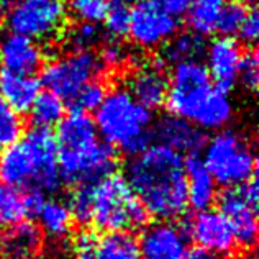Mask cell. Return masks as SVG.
Returning <instances> with one entry per match:
<instances>
[{"mask_svg":"<svg viewBox=\"0 0 259 259\" xmlns=\"http://www.w3.org/2000/svg\"><path fill=\"white\" fill-rule=\"evenodd\" d=\"M126 182L146 213L156 220L169 222L186 212V159L174 149L154 143L133 156L126 167Z\"/></svg>","mask_w":259,"mask_h":259,"instance_id":"cell-1","label":"cell"},{"mask_svg":"<svg viewBox=\"0 0 259 259\" xmlns=\"http://www.w3.org/2000/svg\"><path fill=\"white\" fill-rule=\"evenodd\" d=\"M56 156L61 181L72 186L94 184L117 166L115 149L100 138L89 113L72 110L58 123Z\"/></svg>","mask_w":259,"mask_h":259,"instance_id":"cell-2","label":"cell"},{"mask_svg":"<svg viewBox=\"0 0 259 259\" xmlns=\"http://www.w3.org/2000/svg\"><path fill=\"white\" fill-rule=\"evenodd\" d=\"M166 102L169 112L187 120L199 130L225 128L233 118V104L228 92L217 89L200 61H186L172 66Z\"/></svg>","mask_w":259,"mask_h":259,"instance_id":"cell-3","label":"cell"},{"mask_svg":"<svg viewBox=\"0 0 259 259\" xmlns=\"http://www.w3.org/2000/svg\"><path fill=\"white\" fill-rule=\"evenodd\" d=\"M0 182L18 190L54 194L61 187L56 138L48 128H31L0 153Z\"/></svg>","mask_w":259,"mask_h":259,"instance_id":"cell-4","label":"cell"},{"mask_svg":"<svg viewBox=\"0 0 259 259\" xmlns=\"http://www.w3.org/2000/svg\"><path fill=\"white\" fill-rule=\"evenodd\" d=\"M95 126L107 145L136 156L151 145V110L143 107L123 87L107 92L95 110Z\"/></svg>","mask_w":259,"mask_h":259,"instance_id":"cell-5","label":"cell"},{"mask_svg":"<svg viewBox=\"0 0 259 259\" xmlns=\"http://www.w3.org/2000/svg\"><path fill=\"white\" fill-rule=\"evenodd\" d=\"M91 222L95 228L115 233L145 227L148 213L123 176L110 172L89 184Z\"/></svg>","mask_w":259,"mask_h":259,"instance_id":"cell-6","label":"cell"},{"mask_svg":"<svg viewBox=\"0 0 259 259\" xmlns=\"http://www.w3.org/2000/svg\"><path fill=\"white\" fill-rule=\"evenodd\" d=\"M203 164L217 184L238 187L256 176V156L249 140L233 130H220L203 145Z\"/></svg>","mask_w":259,"mask_h":259,"instance_id":"cell-7","label":"cell"},{"mask_svg":"<svg viewBox=\"0 0 259 259\" xmlns=\"http://www.w3.org/2000/svg\"><path fill=\"white\" fill-rule=\"evenodd\" d=\"M67 4L64 0H17L7 12L12 33L35 41H51L64 31Z\"/></svg>","mask_w":259,"mask_h":259,"instance_id":"cell-8","label":"cell"},{"mask_svg":"<svg viewBox=\"0 0 259 259\" xmlns=\"http://www.w3.org/2000/svg\"><path fill=\"white\" fill-rule=\"evenodd\" d=\"M104 63L94 51H71L50 61L41 74V82L64 102H72L76 94L92 80L99 79Z\"/></svg>","mask_w":259,"mask_h":259,"instance_id":"cell-9","label":"cell"},{"mask_svg":"<svg viewBox=\"0 0 259 259\" xmlns=\"http://www.w3.org/2000/svg\"><path fill=\"white\" fill-rule=\"evenodd\" d=\"M179 28V20L171 15L159 0H136L130 7L128 36L143 50H154L167 43Z\"/></svg>","mask_w":259,"mask_h":259,"instance_id":"cell-10","label":"cell"},{"mask_svg":"<svg viewBox=\"0 0 259 259\" xmlns=\"http://www.w3.org/2000/svg\"><path fill=\"white\" fill-rule=\"evenodd\" d=\"M257 200L256 177L238 187H230L220 195V212L233 230L238 246L251 248L257 238Z\"/></svg>","mask_w":259,"mask_h":259,"instance_id":"cell-11","label":"cell"},{"mask_svg":"<svg viewBox=\"0 0 259 259\" xmlns=\"http://www.w3.org/2000/svg\"><path fill=\"white\" fill-rule=\"evenodd\" d=\"M184 231L199 248L218 256L233 254L238 246L233 230L220 210L208 208L197 212L187 222Z\"/></svg>","mask_w":259,"mask_h":259,"instance_id":"cell-12","label":"cell"},{"mask_svg":"<svg viewBox=\"0 0 259 259\" xmlns=\"http://www.w3.org/2000/svg\"><path fill=\"white\" fill-rule=\"evenodd\" d=\"M138 246L140 259H186L189 251L184 228L161 220L143 231Z\"/></svg>","mask_w":259,"mask_h":259,"instance_id":"cell-13","label":"cell"},{"mask_svg":"<svg viewBox=\"0 0 259 259\" xmlns=\"http://www.w3.org/2000/svg\"><path fill=\"white\" fill-rule=\"evenodd\" d=\"M243 56L241 46L235 38L218 36L205 46V69L212 84L228 92L238 82V67Z\"/></svg>","mask_w":259,"mask_h":259,"instance_id":"cell-14","label":"cell"},{"mask_svg":"<svg viewBox=\"0 0 259 259\" xmlns=\"http://www.w3.org/2000/svg\"><path fill=\"white\" fill-rule=\"evenodd\" d=\"M167 89L169 79L161 59L141 64L138 69L130 74L126 82V91L148 110H154V108L164 105Z\"/></svg>","mask_w":259,"mask_h":259,"instance_id":"cell-15","label":"cell"},{"mask_svg":"<svg viewBox=\"0 0 259 259\" xmlns=\"http://www.w3.org/2000/svg\"><path fill=\"white\" fill-rule=\"evenodd\" d=\"M43 59V50L35 39L12 31L0 38V66L5 71L33 76Z\"/></svg>","mask_w":259,"mask_h":259,"instance_id":"cell-16","label":"cell"},{"mask_svg":"<svg viewBox=\"0 0 259 259\" xmlns=\"http://www.w3.org/2000/svg\"><path fill=\"white\" fill-rule=\"evenodd\" d=\"M151 133L158 145L171 148L181 154H195L205 145V136H203L202 130L176 115H166V117L159 118Z\"/></svg>","mask_w":259,"mask_h":259,"instance_id":"cell-17","label":"cell"},{"mask_svg":"<svg viewBox=\"0 0 259 259\" xmlns=\"http://www.w3.org/2000/svg\"><path fill=\"white\" fill-rule=\"evenodd\" d=\"M186 184L187 207H192L195 212L212 208L218 197L217 182L197 154H190L186 161Z\"/></svg>","mask_w":259,"mask_h":259,"instance_id":"cell-18","label":"cell"},{"mask_svg":"<svg viewBox=\"0 0 259 259\" xmlns=\"http://www.w3.org/2000/svg\"><path fill=\"white\" fill-rule=\"evenodd\" d=\"M41 248L39 228L20 222L0 233V259H36Z\"/></svg>","mask_w":259,"mask_h":259,"instance_id":"cell-19","label":"cell"},{"mask_svg":"<svg viewBox=\"0 0 259 259\" xmlns=\"http://www.w3.org/2000/svg\"><path fill=\"white\" fill-rule=\"evenodd\" d=\"M39 92L41 82L35 76L0 69V95L18 113L30 112Z\"/></svg>","mask_w":259,"mask_h":259,"instance_id":"cell-20","label":"cell"},{"mask_svg":"<svg viewBox=\"0 0 259 259\" xmlns=\"http://www.w3.org/2000/svg\"><path fill=\"white\" fill-rule=\"evenodd\" d=\"M161 63L164 64H179L186 61H199V58L205 53L203 38L192 31L176 33L167 43L162 45Z\"/></svg>","mask_w":259,"mask_h":259,"instance_id":"cell-21","label":"cell"},{"mask_svg":"<svg viewBox=\"0 0 259 259\" xmlns=\"http://www.w3.org/2000/svg\"><path fill=\"white\" fill-rule=\"evenodd\" d=\"M92 259H140L138 240L128 231L99 236Z\"/></svg>","mask_w":259,"mask_h":259,"instance_id":"cell-22","label":"cell"},{"mask_svg":"<svg viewBox=\"0 0 259 259\" xmlns=\"http://www.w3.org/2000/svg\"><path fill=\"white\" fill-rule=\"evenodd\" d=\"M223 5L225 0H194L186 13L190 31L202 38L215 33Z\"/></svg>","mask_w":259,"mask_h":259,"instance_id":"cell-23","label":"cell"},{"mask_svg":"<svg viewBox=\"0 0 259 259\" xmlns=\"http://www.w3.org/2000/svg\"><path fill=\"white\" fill-rule=\"evenodd\" d=\"M43 231L51 238H64L71 231L72 217L67 203L61 200H46L36 215Z\"/></svg>","mask_w":259,"mask_h":259,"instance_id":"cell-24","label":"cell"},{"mask_svg":"<svg viewBox=\"0 0 259 259\" xmlns=\"http://www.w3.org/2000/svg\"><path fill=\"white\" fill-rule=\"evenodd\" d=\"M31 120L38 128H48L58 125L66 115L64 100L53 92H39L30 108Z\"/></svg>","mask_w":259,"mask_h":259,"instance_id":"cell-25","label":"cell"},{"mask_svg":"<svg viewBox=\"0 0 259 259\" xmlns=\"http://www.w3.org/2000/svg\"><path fill=\"white\" fill-rule=\"evenodd\" d=\"M25 217L23 192L0 182V230L23 222Z\"/></svg>","mask_w":259,"mask_h":259,"instance_id":"cell-26","label":"cell"},{"mask_svg":"<svg viewBox=\"0 0 259 259\" xmlns=\"http://www.w3.org/2000/svg\"><path fill=\"white\" fill-rule=\"evenodd\" d=\"M23 136V120L0 95V149L9 148Z\"/></svg>","mask_w":259,"mask_h":259,"instance_id":"cell-27","label":"cell"},{"mask_svg":"<svg viewBox=\"0 0 259 259\" xmlns=\"http://www.w3.org/2000/svg\"><path fill=\"white\" fill-rule=\"evenodd\" d=\"M249 7L246 4L240 2V0H231V2H225L220 18H218V25H217V31H220L222 36H230L233 38L238 35L241 25L246 18Z\"/></svg>","mask_w":259,"mask_h":259,"instance_id":"cell-28","label":"cell"},{"mask_svg":"<svg viewBox=\"0 0 259 259\" xmlns=\"http://www.w3.org/2000/svg\"><path fill=\"white\" fill-rule=\"evenodd\" d=\"M105 30L113 39H120L128 35L130 28V7L125 0H113L108 4V10L104 18Z\"/></svg>","mask_w":259,"mask_h":259,"instance_id":"cell-29","label":"cell"},{"mask_svg":"<svg viewBox=\"0 0 259 259\" xmlns=\"http://www.w3.org/2000/svg\"><path fill=\"white\" fill-rule=\"evenodd\" d=\"M108 4V0H69L67 10H71L79 22L99 25L104 22Z\"/></svg>","mask_w":259,"mask_h":259,"instance_id":"cell-30","label":"cell"},{"mask_svg":"<svg viewBox=\"0 0 259 259\" xmlns=\"http://www.w3.org/2000/svg\"><path fill=\"white\" fill-rule=\"evenodd\" d=\"M105 95H107V89H105L104 82H100L99 79H95L80 89V91L76 94V97L72 99L71 104L76 107L74 110L85 112V113L95 112L100 107L102 102H104Z\"/></svg>","mask_w":259,"mask_h":259,"instance_id":"cell-31","label":"cell"},{"mask_svg":"<svg viewBox=\"0 0 259 259\" xmlns=\"http://www.w3.org/2000/svg\"><path fill=\"white\" fill-rule=\"evenodd\" d=\"M100 30L94 23L80 22L67 31V43L74 51H91L100 41Z\"/></svg>","mask_w":259,"mask_h":259,"instance_id":"cell-32","label":"cell"},{"mask_svg":"<svg viewBox=\"0 0 259 259\" xmlns=\"http://www.w3.org/2000/svg\"><path fill=\"white\" fill-rule=\"evenodd\" d=\"M67 207H69L72 220L82 225L91 222V192H89V184L76 187Z\"/></svg>","mask_w":259,"mask_h":259,"instance_id":"cell-33","label":"cell"},{"mask_svg":"<svg viewBox=\"0 0 259 259\" xmlns=\"http://www.w3.org/2000/svg\"><path fill=\"white\" fill-rule=\"evenodd\" d=\"M238 80L248 89V91H256L259 80V59L254 50L244 53L238 67Z\"/></svg>","mask_w":259,"mask_h":259,"instance_id":"cell-34","label":"cell"},{"mask_svg":"<svg viewBox=\"0 0 259 259\" xmlns=\"http://www.w3.org/2000/svg\"><path fill=\"white\" fill-rule=\"evenodd\" d=\"M99 236L94 231L82 230L74 238V254L77 259H92Z\"/></svg>","mask_w":259,"mask_h":259,"instance_id":"cell-35","label":"cell"},{"mask_svg":"<svg viewBox=\"0 0 259 259\" xmlns=\"http://www.w3.org/2000/svg\"><path fill=\"white\" fill-rule=\"evenodd\" d=\"M238 35H240V38L246 45L256 43V39L259 36V15H257V10H256L254 5H251L248 9L246 18H244V22L241 25L240 31H238Z\"/></svg>","mask_w":259,"mask_h":259,"instance_id":"cell-36","label":"cell"},{"mask_svg":"<svg viewBox=\"0 0 259 259\" xmlns=\"http://www.w3.org/2000/svg\"><path fill=\"white\" fill-rule=\"evenodd\" d=\"M100 61L104 63V66H112V67H117L120 64H123L125 61H126V51H125V48L118 45V43H108L104 46V50H102L100 53Z\"/></svg>","mask_w":259,"mask_h":259,"instance_id":"cell-37","label":"cell"},{"mask_svg":"<svg viewBox=\"0 0 259 259\" xmlns=\"http://www.w3.org/2000/svg\"><path fill=\"white\" fill-rule=\"evenodd\" d=\"M23 202L26 215H38L46 199L45 194L39 192V190H26V192H23Z\"/></svg>","mask_w":259,"mask_h":259,"instance_id":"cell-38","label":"cell"},{"mask_svg":"<svg viewBox=\"0 0 259 259\" xmlns=\"http://www.w3.org/2000/svg\"><path fill=\"white\" fill-rule=\"evenodd\" d=\"M159 2L169 13H171V15L179 18L182 15H186L189 7L192 5L194 0H159Z\"/></svg>","mask_w":259,"mask_h":259,"instance_id":"cell-39","label":"cell"},{"mask_svg":"<svg viewBox=\"0 0 259 259\" xmlns=\"http://www.w3.org/2000/svg\"><path fill=\"white\" fill-rule=\"evenodd\" d=\"M186 259H223V256H218V254L210 253V251L203 249V248L195 246V248H192V249H189V251H187Z\"/></svg>","mask_w":259,"mask_h":259,"instance_id":"cell-40","label":"cell"},{"mask_svg":"<svg viewBox=\"0 0 259 259\" xmlns=\"http://www.w3.org/2000/svg\"><path fill=\"white\" fill-rule=\"evenodd\" d=\"M5 13H7V10L4 9L2 5H0V23H2V20H4V17H5Z\"/></svg>","mask_w":259,"mask_h":259,"instance_id":"cell-41","label":"cell"},{"mask_svg":"<svg viewBox=\"0 0 259 259\" xmlns=\"http://www.w3.org/2000/svg\"><path fill=\"white\" fill-rule=\"evenodd\" d=\"M244 259H257V256H256L254 253H251V254H248V256L244 257Z\"/></svg>","mask_w":259,"mask_h":259,"instance_id":"cell-42","label":"cell"}]
</instances>
